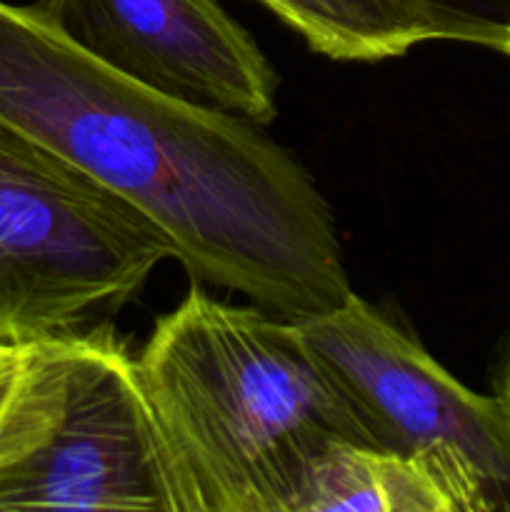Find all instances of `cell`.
<instances>
[{"instance_id": "1", "label": "cell", "mask_w": 510, "mask_h": 512, "mask_svg": "<svg viewBox=\"0 0 510 512\" xmlns=\"http://www.w3.org/2000/svg\"><path fill=\"white\" fill-rule=\"evenodd\" d=\"M0 128L153 220L198 283L290 320L353 293L333 210L263 125L138 83L5 0Z\"/></svg>"}, {"instance_id": "2", "label": "cell", "mask_w": 510, "mask_h": 512, "mask_svg": "<svg viewBox=\"0 0 510 512\" xmlns=\"http://www.w3.org/2000/svg\"><path fill=\"white\" fill-rule=\"evenodd\" d=\"M135 365L188 512H298L335 443L375 448L295 320L223 303L198 280Z\"/></svg>"}, {"instance_id": "3", "label": "cell", "mask_w": 510, "mask_h": 512, "mask_svg": "<svg viewBox=\"0 0 510 512\" xmlns=\"http://www.w3.org/2000/svg\"><path fill=\"white\" fill-rule=\"evenodd\" d=\"M170 258L173 243L140 210L0 128V343L105 323Z\"/></svg>"}, {"instance_id": "4", "label": "cell", "mask_w": 510, "mask_h": 512, "mask_svg": "<svg viewBox=\"0 0 510 512\" xmlns=\"http://www.w3.org/2000/svg\"><path fill=\"white\" fill-rule=\"evenodd\" d=\"M380 450L430 470L453 512H510V413L455 380L418 338L350 293L295 318Z\"/></svg>"}, {"instance_id": "5", "label": "cell", "mask_w": 510, "mask_h": 512, "mask_svg": "<svg viewBox=\"0 0 510 512\" xmlns=\"http://www.w3.org/2000/svg\"><path fill=\"white\" fill-rule=\"evenodd\" d=\"M188 512L138 365L98 323L58 338V390L38 443L0 470V512Z\"/></svg>"}, {"instance_id": "6", "label": "cell", "mask_w": 510, "mask_h": 512, "mask_svg": "<svg viewBox=\"0 0 510 512\" xmlns=\"http://www.w3.org/2000/svg\"><path fill=\"white\" fill-rule=\"evenodd\" d=\"M35 8L108 68L165 95L270 125L278 75L220 0H38Z\"/></svg>"}, {"instance_id": "7", "label": "cell", "mask_w": 510, "mask_h": 512, "mask_svg": "<svg viewBox=\"0 0 510 512\" xmlns=\"http://www.w3.org/2000/svg\"><path fill=\"white\" fill-rule=\"evenodd\" d=\"M298 512H453L423 463L340 440L315 463Z\"/></svg>"}, {"instance_id": "8", "label": "cell", "mask_w": 510, "mask_h": 512, "mask_svg": "<svg viewBox=\"0 0 510 512\" xmlns=\"http://www.w3.org/2000/svg\"><path fill=\"white\" fill-rule=\"evenodd\" d=\"M333 60L400 58L415 45L443 40L433 20L405 0H260Z\"/></svg>"}, {"instance_id": "9", "label": "cell", "mask_w": 510, "mask_h": 512, "mask_svg": "<svg viewBox=\"0 0 510 512\" xmlns=\"http://www.w3.org/2000/svg\"><path fill=\"white\" fill-rule=\"evenodd\" d=\"M58 390V338L0 343V470L43 433Z\"/></svg>"}, {"instance_id": "10", "label": "cell", "mask_w": 510, "mask_h": 512, "mask_svg": "<svg viewBox=\"0 0 510 512\" xmlns=\"http://www.w3.org/2000/svg\"><path fill=\"white\" fill-rule=\"evenodd\" d=\"M433 20L443 40L510 55V0H405Z\"/></svg>"}, {"instance_id": "11", "label": "cell", "mask_w": 510, "mask_h": 512, "mask_svg": "<svg viewBox=\"0 0 510 512\" xmlns=\"http://www.w3.org/2000/svg\"><path fill=\"white\" fill-rule=\"evenodd\" d=\"M500 400H503V403H505V408H508V413H510V360H508V368H505L503 395H500Z\"/></svg>"}]
</instances>
